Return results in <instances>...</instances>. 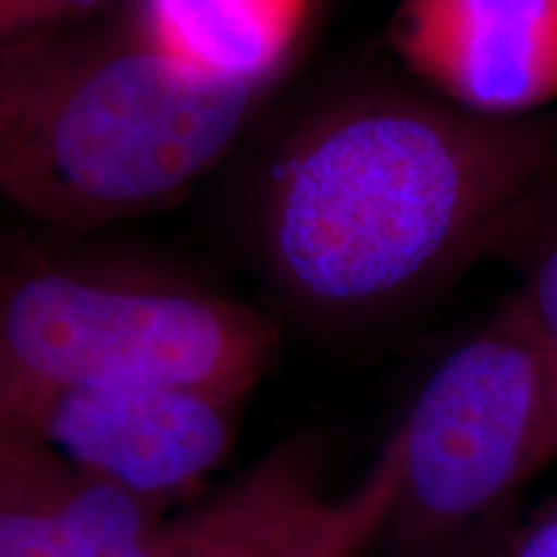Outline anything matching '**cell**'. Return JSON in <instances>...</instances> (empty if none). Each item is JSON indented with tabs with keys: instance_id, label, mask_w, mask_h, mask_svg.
Masks as SVG:
<instances>
[{
	"instance_id": "6da1fadb",
	"label": "cell",
	"mask_w": 557,
	"mask_h": 557,
	"mask_svg": "<svg viewBox=\"0 0 557 557\" xmlns=\"http://www.w3.org/2000/svg\"><path fill=\"white\" fill-rule=\"evenodd\" d=\"M557 163V127L361 94L299 127L263 189L282 289L318 315L400 302L491 240Z\"/></svg>"
},
{
	"instance_id": "7a4b0ae2",
	"label": "cell",
	"mask_w": 557,
	"mask_h": 557,
	"mask_svg": "<svg viewBox=\"0 0 557 557\" xmlns=\"http://www.w3.org/2000/svg\"><path fill=\"white\" fill-rule=\"evenodd\" d=\"M0 197L60 227H96L176 201L225 156L263 88L178 67L137 29L3 41Z\"/></svg>"
},
{
	"instance_id": "3957f363",
	"label": "cell",
	"mask_w": 557,
	"mask_h": 557,
	"mask_svg": "<svg viewBox=\"0 0 557 557\" xmlns=\"http://www.w3.org/2000/svg\"><path fill=\"white\" fill-rule=\"evenodd\" d=\"M274 351L261 312L176 278L58 261L0 269V398L127 385L250 395Z\"/></svg>"
},
{
	"instance_id": "277c9868",
	"label": "cell",
	"mask_w": 557,
	"mask_h": 557,
	"mask_svg": "<svg viewBox=\"0 0 557 557\" xmlns=\"http://www.w3.org/2000/svg\"><path fill=\"white\" fill-rule=\"evenodd\" d=\"M398 491L382 540L403 557H457L500 524L557 459V387L517 297L438 361L387 438Z\"/></svg>"
},
{
	"instance_id": "5b68a950",
	"label": "cell",
	"mask_w": 557,
	"mask_h": 557,
	"mask_svg": "<svg viewBox=\"0 0 557 557\" xmlns=\"http://www.w3.org/2000/svg\"><path fill=\"white\" fill-rule=\"evenodd\" d=\"M248 393L220 387H37L0 398L21 431L103 485L184 511L233 455Z\"/></svg>"
},
{
	"instance_id": "8992f818",
	"label": "cell",
	"mask_w": 557,
	"mask_h": 557,
	"mask_svg": "<svg viewBox=\"0 0 557 557\" xmlns=\"http://www.w3.org/2000/svg\"><path fill=\"white\" fill-rule=\"evenodd\" d=\"M387 37L451 107L517 120L557 101V0H400Z\"/></svg>"
},
{
	"instance_id": "52a82bcc",
	"label": "cell",
	"mask_w": 557,
	"mask_h": 557,
	"mask_svg": "<svg viewBox=\"0 0 557 557\" xmlns=\"http://www.w3.org/2000/svg\"><path fill=\"white\" fill-rule=\"evenodd\" d=\"M173 517L0 429V557H152Z\"/></svg>"
},
{
	"instance_id": "ba28073f",
	"label": "cell",
	"mask_w": 557,
	"mask_h": 557,
	"mask_svg": "<svg viewBox=\"0 0 557 557\" xmlns=\"http://www.w3.org/2000/svg\"><path fill=\"white\" fill-rule=\"evenodd\" d=\"M308 11L310 0H143L137 34L199 78L263 88Z\"/></svg>"
},
{
	"instance_id": "9c48e42d",
	"label": "cell",
	"mask_w": 557,
	"mask_h": 557,
	"mask_svg": "<svg viewBox=\"0 0 557 557\" xmlns=\"http://www.w3.org/2000/svg\"><path fill=\"white\" fill-rule=\"evenodd\" d=\"M325 498L308 436H292L220 493L184 508L152 557H259Z\"/></svg>"
},
{
	"instance_id": "30bf717a",
	"label": "cell",
	"mask_w": 557,
	"mask_h": 557,
	"mask_svg": "<svg viewBox=\"0 0 557 557\" xmlns=\"http://www.w3.org/2000/svg\"><path fill=\"white\" fill-rule=\"evenodd\" d=\"M398 491V457L385 447L351 491L325 496L259 557H367L385 534Z\"/></svg>"
},
{
	"instance_id": "8fae6325",
	"label": "cell",
	"mask_w": 557,
	"mask_h": 557,
	"mask_svg": "<svg viewBox=\"0 0 557 557\" xmlns=\"http://www.w3.org/2000/svg\"><path fill=\"white\" fill-rule=\"evenodd\" d=\"M513 297L545 354L557 387V230L532 256L524 284L513 292Z\"/></svg>"
},
{
	"instance_id": "7c38bea8",
	"label": "cell",
	"mask_w": 557,
	"mask_h": 557,
	"mask_svg": "<svg viewBox=\"0 0 557 557\" xmlns=\"http://www.w3.org/2000/svg\"><path fill=\"white\" fill-rule=\"evenodd\" d=\"M487 557H557V491L498 534Z\"/></svg>"
},
{
	"instance_id": "4fadbf2b",
	"label": "cell",
	"mask_w": 557,
	"mask_h": 557,
	"mask_svg": "<svg viewBox=\"0 0 557 557\" xmlns=\"http://www.w3.org/2000/svg\"><path fill=\"white\" fill-rule=\"evenodd\" d=\"M109 0H0V16H3L9 37L50 29L62 18L75 13L99 9Z\"/></svg>"
},
{
	"instance_id": "5bb4252c",
	"label": "cell",
	"mask_w": 557,
	"mask_h": 557,
	"mask_svg": "<svg viewBox=\"0 0 557 557\" xmlns=\"http://www.w3.org/2000/svg\"><path fill=\"white\" fill-rule=\"evenodd\" d=\"M3 165H5V81H3V65H0V186H3Z\"/></svg>"
},
{
	"instance_id": "9a60e30c",
	"label": "cell",
	"mask_w": 557,
	"mask_h": 557,
	"mask_svg": "<svg viewBox=\"0 0 557 557\" xmlns=\"http://www.w3.org/2000/svg\"><path fill=\"white\" fill-rule=\"evenodd\" d=\"M5 39H11V37H9V32H5V24H3V16H0V41H5Z\"/></svg>"
}]
</instances>
